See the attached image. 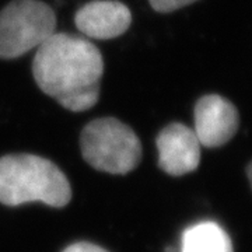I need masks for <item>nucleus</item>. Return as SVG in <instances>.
<instances>
[{"label": "nucleus", "mask_w": 252, "mask_h": 252, "mask_svg": "<svg viewBox=\"0 0 252 252\" xmlns=\"http://www.w3.org/2000/svg\"><path fill=\"white\" fill-rule=\"evenodd\" d=\"M104 59L99 49L83 36L55 32L36 48L32 76L41 91L63 108L83 112L99 98Z\"/></svg>", "instance_id": "f257e3e1"}, {"label": "nucleus", "mask_w": 252, "mask_h": 252, "mask_svg": "<svg viewBox=\"0 0 252 252\" xmlns=\"http://www.w3.org/2000/svg\"><path fill=\"white\" fill-rule=\"evenodd\" d=\"M72 199L67 177L52 161L35 154L0 157V203L20 206L41 202L64 207Z\"/></svg>", "instance_id": "f03ea898"}, {"label": "nucleus", "mask_w": 252, "mask_h": 252, "mask_svg": "<svg viewBox=\"0 0 252 252\" xmlns=\"http://www.w3.org/2000/svg\"><path fill=\"white\" fill-rule=\"evenodd\" d=\"M80 149L93 168L115 175L133 171L142 160V142L135 130L112 117L98 118L84 126Z\"/></svg>", "instance_id": "7ed1b4c3"}, {"label": "nucleus", "mask_w": 252, "mask_h": 252, "mask_svg": "<svg viewBox=\"0 0 252 252\" xmlns=\"http://www.w3.org/2000/svg\"><path fill=\"white\" fill-rule=\"evenodd\" d=\"M55 10L41 0H11L0 11V59H17L56 32Z\"/></svg>", "instance_id": "20e7f679"}, {"label": "nucleus", "mask_w": 252, "mask_h": 252, "mask_svg": "<svg viewBox=\"0 0 252 252\" xmlns=\"http://www.w3.org/2000/svg\"><path fill=\"white\" fill-rule=\"evenodd\" d=\"M193 117V132L200 146L209 149L228 143L240 125V115L234 104L219 94H207L199 98Z\"/></svg>", "instance_id": "39448f33"}, {"label": "nucleus", "mask_w": 252, "mask_h": 252, "mask_svg": "<svg viewBox=\"0 0 252 252\" xmlns=\"http://www.w3.org/2000/svg\"><path fill=\"white\" fill-rule=\"evenodd\" d=\"M158 167L172 177L195 171L200 162V143L193 129L174 122L161 129L156 139Z\"/></svg>", "instance_id": "423d86ee"}, {"label": "nucleus", "mask_w": 252, "mask_h": 252, "mask_svg": "<svg viewBox=\"0 0 252 252\" xmlns=\"http://www.w3.org/2000/svg\"><path fill=\"white\" fill-rule=\"evenodd\" d=\"M76 27L93 39H114L125 34L132 24L129 7L118 0H94L74 14Z\"/></svg>", "instance_id": "0eeeda50"}, {"label": "nucleus", "mask_w": 252, "mask_h": 252, "mask_svg": "<svg viewBox=\"0 0 252 252\" xmlns=\"http://www.w3.org/2000/svg\"><path fill=\"white\" fill-rule=\"evenodd\" d=\"M181 252H234L223 227L213 221H200L188 227L181 240Z\"/></svg>", "instance_id": "6e6552de"}, {"label": "nucleus", "mask_w": 252, "mask_h": 252, "mask_svg": "<svg viewBox=\"0 0 252 252\" xmlns=\"http://www.w3.org/2000/svg\"><path fill=\"white\" fill-rule=\"evenodd\" d=\"M149 1H150V6L157 13H172L175 10L187 7L198 0H149Z\"/></svg>", "instance_id": "1a4fd4ad"}, {"label": "nucleus", "mask_w": 252, "mask_h": 252, "mask_svg": "<svg viewBox=\"0 0 252 252\" xmlns=\"http://www.w3.org/2000/svg\"><path fill=\"white\" fill-rule=\"evenodd\" d=\"M63 252H108L107 250H104L102 247H98L95 244L86 243V241H81V243H76L69 245L67 248H64Z\"/></svg>", "instance_id": "9d476101"}, {"label": "nucleus", "mask_w": 252, "mask_h": 252, "mask_svg": "<svg viewBox=\"0 0 252 252\" xmlns=\"http://www.w3.org/2000/svg\"><path fill=\"white\" fill-rule=\"evenodd\" d=\"M247 175H248V181H250V185L252 188V161L250 162V165L247 167Z\"/></svg>", "instance_id": "9b49d317"}]
</instances>
